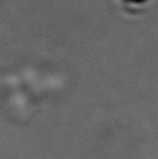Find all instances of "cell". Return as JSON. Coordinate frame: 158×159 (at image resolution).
Instances as JSON below:
<instances>
[]
</instances>
